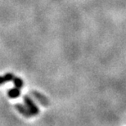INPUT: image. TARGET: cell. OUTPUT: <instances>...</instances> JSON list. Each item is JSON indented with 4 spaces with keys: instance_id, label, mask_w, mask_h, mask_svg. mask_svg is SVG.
Listing matches in <instances>:
<instances>
[{
    "instance_id": "obj_2",
    "label": "cell",
    "mask_w": 126,
    "mask_h": 126,
    "mask_svg": "<svg viewBox=\"0 0 126 126\" xmlns=\"http://www.w3.org/2000/svg\"><path fill=\"white\" fill-rule=\"evenodd\" d=\"M15 107H16V108L17 110H18V111L20 113H21L22 115H25V116H26V117H29V116H31V111H30V110L28 109V107H24L23 105H21V104H16L15 105Z\"/></svg>"
},
{
    "instance_id": "obj_1",
    "label": "cell",
    "mask_w": 126,
    "mask_h": 126,
    "mask_svg": "<svg viewBox=\"0 0 126 126\" xmlns=\"http://www.w3.org/2000/svg\"><path fill=\"white\" fill-rule=\"evenodd\" d=\"M24 102L26 103V106L28 107V109L31 111L32 115H37L38 113L39 112V110L38 109V107H36V105L34 104V102L28 96H25L24 97Z\"/></svg>"
},
{
    "instance_id": "obj_3",
    "label": "cell",
    "mask_w": 126,
    "mask_h": 126,
    "mask_svg": "<svg viewBox=\"0 0 126 126\" xmlns=\"http://www.w3.org/2000/svg\"><path fill=\"white\" fill-rule=\"evenodd\" d=\"M21 95V91H20V89L18 88H15V89H12L8 91V96L11 98H16L17 97Z\"/></svg>"
},
{
    "instance_id": "obj_4",
    "label": "cell",
    "mask_w": 126,
    "mask_h": 126,
    "mask_svg": "<svg viewBox=\"0 0 126 126\" xmlns=\"http://www.w3.org/2000/svg\"><path fill=\"white\" fill-rule=\"evenodd\" d=\"M34 95L35 96V97L37 98L38 101H39L42 104H47V98L44 97V96H42L40 94H38V93H34Z\"/></svg>"
},
{
    "instance_id": "obj_7",
    "label": "cell",
    "mask_w": 126,
    "mask_h": 126,
    "mask_svg": "<svg viewBox=\"0 0 126 126\" xmlns=\"http://www.w3.org/2000/svg\"><path fill=\"white\" fill-rule=\"evenodd\" d=\"M5 82H7L6 81V79H5V77L4 76H0V85L2 84Z\"/></svg>"
},
{
    "instance_id": "obj_6",
    "label": "cell",
    "mask_w": 126,
    "mask_h": 126,
    "mask_svg": "<svg viewBox=\"0 0 126 126\" xmlns=\"http://www.w3.org/2000/svg\"><path fill=\"white\" fill-rule=\"evenodd\" d=\"M5 79H6V81L7 82H9V81H12L13 80V79L15 78L14 75L12 74V73H7V74H6L4 75Z\"/></svg>"
},
{
    "instance_id": "obj_5",
    "label": "cell",
    "mask_w": 126,
    "mask_h": 126,
    "mask_svg": "<svg viewBox=\"0 0 126 126\" xmlns=\"http://www.w3.org/2000/svg\"><path fill=\"white\" fill-rule=\"evenodd\" d=\"M13 83H14V85L15 87L18 88V89H21L22 86H23V81L21 78H17V77H15L13 79Z\"/></svg>"
}]
</instances>
